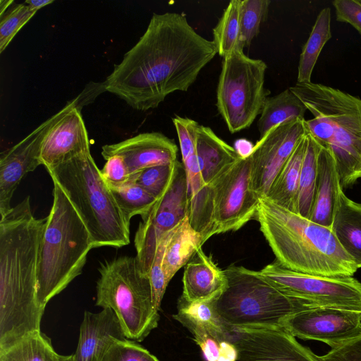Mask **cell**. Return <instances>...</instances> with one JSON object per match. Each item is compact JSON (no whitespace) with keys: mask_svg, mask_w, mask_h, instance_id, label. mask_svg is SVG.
Segmentation results:
<instances>
[{"mask_svg":"<svg viewBox=\"0 0 361 361\" xmlns=\"http://www.w3.org/2000/svg\"><path fill=\"white\" fill-rule=\"evenodd\" d=\"M258 273L282 292L314 306L361 311V282L353 276L329 277L297 272L276 259Z\"/></svg>","mask_w":361,"mask_h":361,"instance_id":"cell-10","label":"cell"},{"mask_svg":"<svg viewBox=\"0 0 361 361\" xmlns=\"http://www.w3.org/2000/svg\"><path fill=\"white\" fill-rule=\"evenodd\" d=\"M46 222L34 216L30 196L1 216L0 350L41 331L45 308L37 300V277Z\"/></svg>","mask_w":361,"mask_h":361,"instance_id":"cell-2","label":"cell"},{"mask_svg":"<svg viewBox=\"0 0 361 361\" xmlns=\"http://www.w3.org/2000/svg\"><path fill=\"white\" fill-rule=\"evenodd\" d=\"M290 90L313 115L305 119L306 132L332 154L342 188L355 184L361 178V99L312 82Z\"/></svg>","mask_w":361,"mask_h":361,"instance_id":"cell-4","label":"cell"},{"mask_svg":"<svg viewBox=\"0 0 361 361\" xmlns=\"http://www.w3.org/2000/svg\"><path fill=\"white\" fill-rule=\"evenodd\" d=\"M307 110L304 103L290 88L274 97H268L257 122L259 138L263 137L273 128L289 119L305 118Z\"/></svg>","mask_w":361,"mask_h":361,"instance_id":"cell-27","label":"cell"},{"mask_svg":"<svg viewBox=\"0 0 361 361\" xmlns=\"http://www.w3.org/2000/svg\"><path fill=\"white\" fill-rule=\"evenodd\" d=\"M106 160L119 156L131 175L145 169L177 161L178 147L174 141L159 132L143 133L118 143L102 147Z\"/></svg>","mask_w":361,"mask_h":361,"instance_id":"cell-18","label":"cell"},{"mask_svg":"<svg viewBox=\"0 0 361 361\" xmlns=\"http://www.w3.org/2000/svg\"><path fill=\"white\" fill-rule=\"evenodd\" d=\"M173 230L161 238L148 274L152 286L153 302L157 311L160 309L163 296L169 284L163 270L162 263L167 243Z\"/></svg>","mask_w":361,"mask_h":361,"instance_id":"cell-37","label":"cell"},{"mask_svg":"<svg viewBox=\"0 0 361 361\" xmlns=\"http://www.w3.org/2000/svg\"><path fill=\"white\" fill-rule=\"evenodd\" d=\"M183 326L191 332L207 361H218L221 353V343L201 326L189 323Z\"/></svg>","mask_w":361,"mask_h":361,"instance_id":"cell-40","label":"cell"},{"mask_svg":"<svg viewBox=\"0 0 361 361\" xmlns=\"http://www.w3.org/2000/svg\"><path fill=\"white\" fill-rule=\"evenodd\" d=\"M178 135L188 190V218L193 223L204 221L211 211V196L204 183L196 149L198 123L195 120L176 116L172 118Z\"/></svg>","mask_w":361,"mask_h":361,"instance_id":"cell-17","label":"cell"},{"mask_svg":"<svg viewBox=\"0 0 361 361\" xmlns=\"http://www.w3.org/2000/svg\"><path fill=\"white\" fill-rule=\"evenodd\" d=\"M212 235L235 231L255 219L259 202L252 180L251 154L240 158L208 185Z\"/></svg>","mask_w":361,"mask_h":361,"instance_id":"cell-11","label":"cell"},{"mask_svg":"<svg viewBox=\"0 0 361 361\" xmlns=\"http://www.w3.org/2000/svg\"><path fill=\"white\" fill-rule=\"evenodd\" d=\"M216 54L213 41L198 34L184 15L154 13L104 82L105 90L135 110L155 109L169 94L188 91Z\"/></svg>","mask_w":361,"mask_h":361,"instance_id":"cell-1","label":"cell"},{"mask_svg":"<svg viewBox=\"0 0 361 361\" xmlns=\"http://www.w3.org/2000/svg\"><path fill=\"white\" fill-rule=\"evenodd\" d=\"M0 361H73V357L57 353L49 338L39 331L0 350Z\"/></svg>","mask_w":361,"mask_h":361,"instance_id":"cell-28","label":"cell"},{"mask_svg":"<svg viewBox=\"0 0 361 361\" xmlns=\"http://www.w3.org/2000/svg\"><path fill=\"white\" fill-rule=\"evenodd\" d=\"M324 361H361V334L341 345L331 348Z\"/></svg>","mask_w":361,"mask_h":361,"instance_id":"cell-42","label":"cell"},{"mask_svg":"<svg viewBox=\"0 0 361 361\" xmlns=\"http://www.w3.org/2000/svg\"><path fill=\"white\" fill-rule=\"evenodd\" d=\"M90 152V143L80 110L74 106L47 134L40 161L46 169Z\"/></svg>","mask_w":361,"mask_h":361,"instance_id":"cell-19","label":"cell"},{"mask_svg":"<svg viewBox=\"0 0 361 361\" xmlns=\"http://www.w3.org/2000/svg\"><path fill=\"white\" fill-rule=\"evenodd\" d=\"M331 36V9L326 7L319 13L310 35L302 47L298 68L297 82H312V73L318 57Z\"/></svg>","mask_w":361,"mask_h":361,"instance_id":"cell-29","label":"cell"},{"mask_svg":"<svg viewBox=\"0 0 361 361\" xmlns=\"http://www.w3.org/2000/svg\"><path fill=\"white\" fill-rule=\"evenodd\" d=\"M305 135L276 176L266 197L274 203L295 213H297L299 180L305 149Z\"/></svg>","mask_w":361,"mask_h":361,"instance_id":"cell-26","label":"cell"},{"mask_svg":"<svg viewBox=\"0 0 361 361\" xmlns=\"http://www.w3.org/2000/svg\"><path fill=\"white\" fill-rule=\"evenodd\" d=\"M237 358V350L234 345L225 341L221 343V353L218 361H235Z\"/></svg>","mask_w":361,"mask_h":361,"instance_id":"cell-43","label":"cell"},{"mask_svg":"<svg viewBox=\"0 0 361 361\" xmlns=\"http://www.w3.org/2000/svg\"><path fill=\"white\" fill-rule=\"evenodd\" d=\"M235 361H324L282 327H245L231 330Z\"/></svg>","mask_w":361,"mask_h":361,"instance_id":"cell-15","label":"cell"},{"mask_svg":"<svg viewBox=\"0 0 361 361\" xmlns=\"http://www.w3.org/2000/svg\"><path fill=\"white\" fill-rule=\"evenodd\" d=\"M320 145L306 132L305 149L302 160L298 193L297 214L309 219L317 178V161Z\"/></svg>","mask_w":361,"mask_h":361,"instance_id":"cell-31","label":"cell"},{"mask_svg":"<svg viewBox=\"0 0 361 361\" xmlns=\"http://www.w3.org/2000/svg\"><path fill=\"white\" fill-rule=\"evenodd\" d=\"M182 281L183 292L179 301L186 303L215 299L227 284L224 271L202 247L185 264Z\"/></svg>","mask_w":361,"mask_h":361,"instance_id":"cell-21","label":"cell"},{"mask_svg":"<svg viewBox=\"0 0 361 361\" xmlns=\"http://www.w3.org/2000/svg\"><path fill=\"white\" fill-rule=\"evenodd\" d=\"M37 11L25 4H17L1 17L0 53H2L18 31Z\"/></svg>","mask_w":361,"mask_h":361,"instance_id":"cell-36","label":"cell"},{"mask_svg":"<svg viewBox=\"0 0 361 361\" xmlns=\"http://www.w3.org/2000/svg\"><path fill=\"white\" fill-rule=\"evenodd\" d=\"M127 339L115 312L104 308L99 312H84L73 361H102L116 341Z\"/></svg>","mask_w":361,"mask_h":361,"instance_id":"cell-20","label":"cell"},{"mask_svg":"<svg viewBox=\"0 0 361 361\" xmlns=\"http://www.w3.org/2000/svg\"><path fill=\"white\" fill-rule=\"evenodd\" d=\"M92 248L83 221L61 188L54 183L53 204L38 255L37 300L42 307L81 274Z\"/></svg>","mask_w":361,"mask_h":361,"instance_id":"cell-6","label":"cell"},{"mask_svg":"<svg viewBox=\"0 0 361 361\" xmlns=\"http://www.w3.org/2000/svg\"><path fill=\"white\" fill-rule=\"evenodd\" d=\"M102 361H159L136 341H116L109 348Z\"/></svg>","mask_w":361,"mask_h":361,"instance_id":"cell-38","label":"cell"},{"mask_svg":"<svg viewBox=\"0 0 361 361\" xmlns=\"http://www.w3.org/2000/svg\"><path fill=\"white\" fill-rule=\"evenodd\" d=\"M196 149L202 179L208 185L240 158L234 147L221 139L212 128L199 124Z\"/></svg>","mask_w":361,"mask_h":361,"instance_id":"cell-24","label":"cell"},{"mask_svg":"<svg viewBox=\"0 0 361 361\" xmlns=\"http://www.w3.org/2000/svg\"><path fill=\"white\" fill-rule=\"evenodd\" d=\"M126 220L130 224L135 215L147 214L157 199L135 182L116 190H111Z\"/></svg>","mask_w":361,"mask_h":361,"instance_id":"cell-33","label":"cell"},{"mask_svg":"<svg viewBox=\"0 0 361 361\" xmlns=\"http://www.w3.org/2000/svg\"><path fill=\"white\" fill-rule=\"evenodd\" d=\"M182 163L178 160L168 164L151 166L136 174L135 183L159 200L170 185Z\"/></svg>","mask_w":361,"mask_h":361,"instance_id":"cell-35","label":"cell"},{"mask_svg":"<svg viewBox=\"0 0 361 361\" xmlns=\"http://www.w3.org/2000/svg\"><path fill=\"white\" fill-rule=\"evenodd\" d=\"M13 3V0H1L0 1V16H3L6 13V9L12 5Z\"/></svg>","mask_w":361,"mask_h":361,"instance_id":"cell-46","label":"cell"},{"mask_svg":"<svg viewBox=\"0 0 361 361\" xmlns=\"http://www.w3.org/2000/svg\"><path fill=\"white\" fill-rule=\"evenodd\" d=\"M241 0H231L213 29V42L223 59L240 46V11ZM243 50V49H242Z\"/></svg>","mask_w":361,"mask_h":361,"instance_id":"cell-32","label":"cell"},{"mask_svg":"<svg viewBox=\"0 0 361 361\" xmlns=\"http://www.w3.org/2000/svg\"><path fill=\"white\" fill-rule=\"evenodd\" d=\"M204 243L202 235L192 228L186 216L174 228L165 249L162 267L169 283Z\"/></svg>","mask_w":361,"mask_h":361,"instance_id":"cell-25","label":"cell"},{"mask_svg":"<svg viewBox=\"0 0 361 361\" xmlns=\"http://www.w3.org/2000/svg\"><path fill=\"white\" fill-rule=\"evenodd\" d=\"M54 0H26L25 4H27L31 9L37 11L42 7L51 4Z\"/></svg>","mask_w":361,"mask_h":361,"instance_id":"cell-45","label":"cell"},{"mask_svg":"<svg viewBox=\"0 0 361 361\" xmlns=\"http://www.w3.org/2000/svg\"><path fill=\"white\" fill-rule=\"evenodd\" d=\"M188 214L187 180L182 164L164 195L142 216L135 233V257L144 274H149L161 238L174 229Z\"/></svg>","mask_w":361,"mask_h":361,"instance_id":"cell-12","label":"cell"},{"mask_svg":"<svg viewBox=\"0 0 361 361\" xmlns=\"http://www.w3.org/2000/svg\"><path fill=\"white\" fill-rule=\"evenodd\" d=\"M255 219L276 260L297 272L329 277L353 276L358 269L331 228L259 199Z\"/></svg>","mask_w":361,"mask_h":361,"instance_id":"cell-3","label":"cell"},{"mask_svg":"<svg viewBox=\"0 0 361 361\" xmlns=\"http://www.w3.org/2000/svg\"><path fill=\"white\" fill-rule=\"evenodd\" d=\"M86 226L93 248L121 247L130 243V224L90 152L47 169Z\"/></svg>","mask_w":361,"mask_h":361,"instance_id":"cell-5","label":"cell"},{"mask_svg":"<svg viewBox=\"0 0 361 361\" xmlns=\"http://www.w3.org/2000/svg\"><path fill=\"white\" fill-rule=\"evenodd\" d=\"M341 187L336 164L331 152L320 145L314 201L309 219L331 228L334 205Z\"/></svg>","mask_w":361,"mask_h":361,"instance_id":"cell-22","label":"cell"},{"mask_svg":"<svg viewBox=\"0 0 361 361\" xmlns=\"http://www.w3.org/2000/svg\"><path fill=\"white\" fill-rule=\"evenodd\" d=\"M336 20L351 25L361 36V0H334Z\"/></svg>","mask_w":361,"mask_h":361,"instance_id":"cell-41","label":"cell"},{"mask_svg":"<svg viewBox=\"0 0 361 361\" xmlns=\"http://www.w3.org/2000/svg\"><path fill=\"white\" fill-rule=\"evenodd\" d=\"M270 3L269 0H241L240 46L242 49L248 47L258 35L260 26L267 18Z\"/></svg>","mask_w":361,"mask_h":361,"instance_id":"cell-34","label":"cell"},{"mask_svg":"<svg viewBox=\"0 0 361 361\" xmlns=\"http://www.w3.org/2000/svg\"><path fill=\"white\" fill-rule=\"evenodd\" d=\"M215 299L192 303L178 301V311L173 317L182 325L189 323L202 327L220 343L229 341L231 331L214 309Z\"/></svg>","mask_w":361,"mask_h":361,"instance_id":"cell-30","label":"cell"},{"mask_svg":"<svg viewBox=\"0 0 361 361\" xmlns=\"http://www.w3.org/2000/svg\"><path fill=\"white\" fill-rule=\"evenodd\" d=\"M331 229L357 268H361V203L348 198L342 187L336 197Z\"/></svg>","mask_w":361,"mask_h":361,"instance_id":"cell-23","label":"cell"},{"mask_svg":"<svg viewBox=\"0 0 361 361\" xmlns=\"http://www.w3.org/2000/svg\"><path fill=\"white\" fill-rule=\"evenodd\" d=\"M281 327L294 337L334 348L361 334V311L314 307L289 315Z\"/></svg>","mask_w":361,"mask_h":361,"instance_id":"cell-14","label":"cell"},{"mask_svg":"<svg viewBox=\"0 0 361 361\" xmlns=\"http://www.w3.org/2000/svg\"><path fill=\"white\" fill-rule=\"evenodd\" d=\"M224 271L227 284L214 300V307L230 331L245 327H281L289 315L316 307L279 290L258 271L234 264Z\"/></svg>","mask_w":361,"mask_h":361,"instance_id":"cell-7","label":"cell"},{"mask_svg":"<svg viewBox=\"0 0 361 361\" xmlns=\"http://www.w3.org/2000/svg\"><path fill=\"white\" fill-rule=\"evenodd\" d=\"M101 171L102 177L111 190L121 188L135 182L136 174L131 175L123 159L119 156H112L106 159Z\"/></svg>","mask_w":361,"mask_h":361,"instance_id":"cell-39","label":"cell"},{"mask_svg":"<svg viewBox=\"0 0 361 361\" xmlns=\"http://www.w3.org/2000/svg\"><path fill=\"white\" fill-rule=\"evenodd\" d=\"M267 65L237 49L223 59L216 107L231 133L249 128L260 115L270 91L264 87Z\"/></svg>","mask_w":361,"mask_h":361,"instance_id":"cell-9","label":"cell"},{"mask_svg":"<svg viewBox=\"0 0 361 361\" xmlns=\"http://www.w3.org/2000/svg\"><path fill=\"white\" fill-rule=\"evenodd\" d=\"M98 271L95 305L115 312L128 339L142 341L159 320L149 276L132 256L100 262Z\"/></svg>","mask_w":361,"mask_h":361,"instance_id":"cell-8","label":"cell"},{"mask_svg":"<svg viewBox=\"0 0 361 361\" xmlns=\"http://www.w3.org/2000/svg\"><path fill=\"white\" fill-rule=\"evenodd\" d=\"M74 100L47 119L18 143L1 154L0 157V215L11 207L14 192L22 179L42 165L40 154L44 140L51 128L72 108Z\"/></svg>","mask_w":361,"mask_h":361,"instance_id":"cell-16","label":"cell"},{"mask_svg":"<svg viewBox=\"0 0 361 361\" xmlns=\"http://www.w3.org/2000/svg\"><path fill=\"white\" fill-rule=\"evenodd\" d=\"M253 147L247 140H238L234 148L240 157L245 158L252 154Z\"/></svg>","mask_w":361,"mask_h":361,"instance_id":"cell-44","label":"cell"},{"mask_svg":"<svg viewBox=\"0 0 361 361\" xmlns=\"http://www.w3.org/2000/svg\"><path fill=\"white\" fill-rule=\"evenodd\" d=\"M305 118L289 119L270 130L254 145L252 180L259 198L266 197L276 176L306 133Z\"/></svg>","mask_w":361,"mask_h":361,"instance_id":"cell-13","label":"cell"}]
</instances>
